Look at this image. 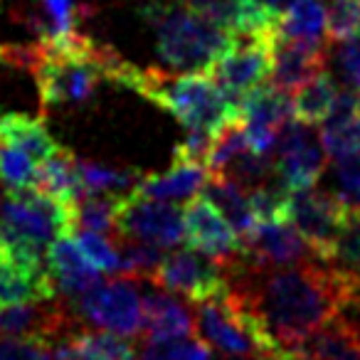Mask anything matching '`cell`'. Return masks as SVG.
Instances as JSON below:
<instances>
[{"mask_svg": "<svg viewBox=\"0 0 360 360\" xmlns=\"http://www.w3.org/2000/svg\"><path fill=\"white\" fill-rule=\"evenodd\" d=\"M227 276L232 294L284 350L330 323L360 281V271L326 266L319 259L294 266H255L245 257L227 266Z\"/></svg>", "mask_w": 360, "mask_h": 360, "instance_id": "1", "label": "cell"}, {"mask_svg": "<svg viewBox=\"0 0 360 360\" xmlns=\"http://www.w3.org/2000/svg\"><path fill=\"white\" fill-rule=\"evenodd\" d=\"M121 86L146 96L168 114H173L188 131L217 136L225 126L240 121V101L217 86L210 75L202 72H180L170 75L165 70H139L131 65Z\"/></svg>", "mask_w": 360, "mask_h": 360, "instance_id": "2", "label": "cell"}, {"mask_svg": "<svg viewBox=\"0 0 360 360\" xmlns=\"http://www.w3.org/2000/svg\"><path fill=\"white\" fill-rule=\"evenodd\" d=\"M146 25L155 32V52L168 70L210 75L215 62L230 50L235 35L200 13L186 0H146L139 8Z\"/></svg>", "mask_w": 360, "mask_h": 360, "instance_id": "3", "label": "cell"}, {"mask_svg": "<svg viewBox=\"0 0 360 360\" xmlns=\"http://www.w3.org/2000/svg\"><path fill=\"white\" fill-rule=\"evenodd\" d=\"M0 225H6L13 235L47 252L55 240L72 237L77 232L75 205L57 200L37 188L8 191L0 210Z\"/></svg>", "mask_w": 360, "mask_h": 360, "instance_id": "4", "label": "cell"}, {"mask_svg": "<svg viewBox=\"0 0 360 360\" xmlns=\"http://www.w3.org/2000/svg\"><path fill=\"white\" fill-rule=\"evenodd\" d=\"M77 316L101 330L121 338H139L143 333V301L139 286L129 276L99 281L94 289L72 301Z\"/></svg>", "mask_w": 360, "mask_h": 360, "instance_id": "5", "label": "cell"}, {"mask_svg": "<svg viewBox=\"0 0 360 360\" xmlns=\"http://www.w3.org/2000/svg\"><path fill=\"white\" fill-rule=\"evenodd\" d=\"M148 281L155 289H163L193 304L222 299L230 291L227 266L217 264L205 255H198L195 250H178L165 255Z\"/></svg>", "mask_w": 360, "mask_h": 360, "instance_id": "6", "label": "cell"}, {"mask_svg": "<svg viewBox=\"0 0 360 360\" xmlns=\"http://www.w3.org/2000/svg\"><path fill=\"white\" fill-rule=\"evenodd\" d=\"M274 37L269 35H235L230 50L215 62L210 77L217 82L225 94L240 101L247 91L266 84L271 75V55H274Z\"/></svg>", "mask_w": 360, "mask_h": 360, "instance_id": "7", "label": "cell"}, {"mask_svg": "<svg viewBox=\"0 0 360 360\" xmlns=\"http://www.w3.org/2000/svg\"><path fill=\"white\" fill-rule=\"evenodd\" d=\"M119 240H136L146 245L173 250L186 240L183 232V210L168 200H153L139 193L126 195L124 207L116 220Z\"/></svg>", "mask_w": 360, "mask_h": 360, "instance_id": "8", "label": "cell"}, {"mask_svg": "<svg viewBox=\"0 0 360 360\" xmlns=\"http://www.w3.org/2000/svg\"><path fill=\"white\" fill-rule=\"evenodd\" d=\"M328 155L314 139L311 126L291 119L281 126L274 148V175L289 193L301 188H314L326 170Z\"/></svg>", "mask_w": 360, "mask_h": 360, "instance_id": "9", "label": "cell"}, {"mask_svg": "<svg viewBox=\"0 0 360 360\" xmlns=\"http://www.w3.org/2000/svg\"><path fill=\"white\" fill-rule=\"evenodd\" d=\"M343 215L345 205L335 193H323L316 186L289 193V222L309 242L319 262H330V250Z\"/></svg>", "mask_w": 360, "mask_h": 360, "instance_id": "10", "label": "cell"}, {"mask_svg": "<svg viewBox=\"0 0 360 360\" xmlns=\"http://www.w3.org/2000/svg\"><path fill=\"white\" fill-rule=\"evenodd\" d=\"M183 232L191 250L210 257L217 264L232 266L242 259L245 250L240 237L205 195L191 198L183 207Z\"/></svg>", "mask_w": 360, "mask_h": 360, "instance_id": "11", "label": "cell"}, {"mask_svg": "<svg viewBox=\"0 0 360 360\" xmlns=\"http://www.w3.org/2000/svg\"><path fill=\"white\" fill-rule=\"evenodd\" d=\"M242 257L255 266H294L316 259L309 242L289 220L257 225L250 240L242 242Z\"/></svg>", "mask_w": 360, "mask_h": 360, "instance_id": "12", "label": "cell"}, {"mask_svg": "<svg viewBox=\"0 0 360 360\" xmlns=\"http://www.w3.org/2000/svg\"><path fill=\"white\" fill-rule=\"evenodd\" d=\"M328 50L323 42H299L286 40L276 32L274 37V55H271V75L269 84L281 91H296L304 86L311 77L326 70Z\"/></svg>", "mask_w": 360, "mask_h": 360, "instance_id": "13", "label": "cell"}, {"mask_svg": "<svg viewBox=\"0 0 360 360\" xmlns=\"http://www.w3.org/2000/svg\"><path fill=\"white\" fill-rule=\"evenodd\" d=\"M47 271H50L52 281L57 286V294H65L67 299H79L89 289H94L101 281L99 269L91 264L79 250L75 235L60 237L55 240L45 252Z\"/></svg>", "mask_w": 360, "mask_h": 360, "instance_id": "14", "label": "cell"}, {"mask_svg": "<svg viewBox=\"0 0 360 360\" xmlns=\"http://www.w3.org/2000/svg\"><path fill=\"white\" fill-rule=\"evenodd\" d=\"M210 175L212 173L205 163L173 153V165L168 170L141 175L134 191L153 200H191L207 186Z\"/></svg>", "mask_w": 360, "mask_h": 360, "instance_id": "15", "label": "cell"}, {"mask_svg": "<svg viewBox=\"0 0 360 360\" xmlns=\"http://www.w3.org/2000/svg\"><path fill=\"white\" fill-rule=\"evenodd\" d=\"M52 299H57V286L47 266L25 264L0 245V309Z\"/></svg>", "mask_w": 360, "mask_h": 360, "instance_id": "16", "label": "cell"}, {"mask_svg": "<svg viewBox=\"0 0 360 360\" xmlns=\"http://www.w3.org/2000/svg\"><path fill=\"white\" fill-rule=\"evenodd\" d=\"M141 301H143V333L141 335H146L148 343L183 340L198 333L195 314H191V309L168 291H146Z\"/></svg>", "mask_w": 360, "mask_h": 360, "instance_id": "17", "label": "cell"}, {"mask_svg": "<svg viewBox=\"0 0 360 360\" xmlns=\"http://www.w3.org/2000/svg\"><path fill=\"white\" fill-rule=\"evenodd\" d=\"M55 360H136V348L126 338L109 330L77 326L52 348Z\"/></svg>", "mask_w": 360, "mask_h": 360, "instance_id": "18", "label": "cell"}, {"mask_svg": "<svg viewBox=\"0 0 360 360\" xmlns=\"http://www.w3.org/2000/svg\"><path fill=\"white\" fill-rule=\"evenodd\" d=\"M0 143L25 150L37 165L62 150L42 116H27L18 111H0Z\"/></svg>", "mask_w": 360, "mask_h": 360, "instance_id": "19", "label": "cell"}, {"mask_svg": "<svg viewBox=\"0 0 360 360\" xmlns=\"http://www.w3.org/2000/svg\"><path fill=\"white\" fill-rule=\"evenodd\" d=\"M291 350L309 360H360V328L335 316Z\"/></svg>", "mask_w": 360, "mask_h": 360, "instance_id": "20", "label": "cell"}, {"mask_svg": "<svg viewBox=\"0 0 360 360\" xmlns=\"http://www.w3.org/2000/svg\"><path fill=\"white\" fill-rule=\"evenodd\" d=\"M202 191H205L207 200H210L212 205L220 210V215L232 225V230L237 232L240 242L250 240L252 232L257 230L259 222H257L255 212H252L250 195H247L245 188H240L235 180H230L227 175L212 173Z\"/></svg>", "mask_w": 360, "mask_h": 360, "instance_id": "21", "label": "cell"}, {"mask_svg": "<svg viewBox=\"0 0 360 360\" xmlns=\"http://www.w3.org/2000/svg\"><path fill=\"white\" fill-rule=\"evenodd\" d=\"M294 119V106L286 91L274 84H262L247 91L240 99V121L242 124H262L271 129H281L286 121Z\"/></svg>", "mask_w": 360, "mask_h": 360, "instance_id": "22", "label": "cell"}, {"mask_svg": "<svg viewBox=\"0 0 360 360\" xmlns=\"http://www.w3.org/2000/svg\"><path fill=\"white\" fill-rule=\"evenodd\" d=\"M37 191L75 205L77 198H82L79 173H77V158L67 148L57 150L52 158L37 165Z\"/></svg>", "mask_w": 360, "mask_h": 360, "instance_id": "23", "label": "cell"}, {"mask_svg": "<svg viewBox=\"0 0 360 360\" xmlns=\"http://www.w3.org/2000/svg\"><path fill=\"white\" fill-rule=\"evenodd\" d=\"M335 94H338V86H335V79L328 75V72H319L316 77H311L304 86H299L291 99V106H294V119L301 121L306 126H316L323 124L328 119L330 109H333Z\"/></svg>", "mask_w": 360, "mask_h": 360, "instance_id": "24", "label": "cell"}, {"mask_svg": "<svg viewBox=\"0 0 360 360\" xmlns=\"http://www.w3.org/2000/svg\"><path fill=\"white\" fill-rule=\"evenodd\" d=\"M326 22L328 18L321 0H291L279 22V35L299 42H323Z\"/></svg>", "mask_w": 360, "mask_h": 360, "instance_id": "25", "label": "cell"}, {"mask_svg": "<svg viewBox=\"0 0 360 360\" xmlns=\"http://www.w3.org/2000/svg\"><path fill=\"white\" fill-rule=\"evenodd\" d=\"M124 200L126 195H121V193H86V195L77 198L75 202L77 227L89 232H99V235L116 232V220H119Z\"/></svg>", "mask_w": 360, "mask_h": 360, "instance_id": "26", "label": "cell"}, {"mask_svg": "<svg viewBox=\"0 0 360 360\" xmlns=\"http://www.w3.org/2000/svg\"><path fill=\"white\" fill-rule=\"evenodd\" d=\"M321 148L328 158L343 160L348 155L360 153V119L350 116H328L321 129Z\"/></svg>", "mask_w": 360, "mask_h": 360, "instance_id": "27", "label": "cell"}, {"mask_svg": "<svg viewBox=\"0 0 360 360\" xmlns=\"http://www.w3.org/2000/svg\"><path fill=\"white\" fill-rule=\"evenodd\" d=\"M77 173H79L82 195L86 193H119L124 188H136L143 173L139 170H116L99 165L94 160L77 158Z\"/></svg>", "mask_w": 360, "mask_h": 360, "instance_id": "28", "label": "cell"}, {"mask_svg": "<svg viewBox=\"0 0 360 360\" xmlns=\"http://www.w3.org/2000/svg\"><path fill=\"white\" fill-rule=\"evenodd\" d=\"M330 262H335L340 269L360 271V207H345L330 250Z\"/></svg>", "mask_w": 360, "mask_h": 360, "instance_id": "29", "label": "cell"}, {"mask_svg": "<svg viewBox=\"0 0 360 360\" xmlns=\"http://www.w3.org/2000/svg\"><path fill=\"white\" fill-rule=\"evenodd\" d=\"M230 180H235L237 186L252 191L257 186H264L266 180L274 175V155H262L255 150H242L232 163H227L225 170H220Z\"/></svg>", "mask_w": 360, "mask_h": 360, "instance_id": "30", "label": "cell"}, {"mask_svg": "<svg viewBox=\"0 0 360 360\" xmlns=\"http://www.w3.org/2000/svg\"><path fill=\"white\" fill-rule=\"evenodd\" d=\"M0 183L6 191H27L37 183V163L20 148L0 143Z\"/></svg>", "mask_w": 360, "mask_h": 360, "instance_id": "31", "label": "cell"}, {"mask_svg": "<svg viewBox=\"0 0 360 360\" xmlns=\"http://www.w3.org/2000/svg\"><path fill=\"white\" fill-rule=\"evenodd\" d=\"M250 205L255 212L257 222H281L289 220V191L276 183H264V186L252 188L250 193Z\"/></svg>", "mask_w": 360, "mask_h": 360, "instance_id": "32", "label": "cell"}, {"mask_svg": "<svg viewBox=\"0 0 360 360\" xmlns=\"http://www.w3.org/2000/svg\"><path fill=\"white\" fill-rule=\"evenodd\" d=\"M188 6L217 27L240 35L247 18V0H186Z\"/></svg>", "mask_w": 360, "mask_h": 360, "instance_id": "33", "label": "cell"}, {"mask_svg": "<svg viewBox=\"0 0 360 360\" xmlns=\"http://www.w3.org/2000/svg\"><path fill=\"white\" fill-rule=\"evenodd\" d=\"M326 18L330 42H348L360 35V0H330Z\"/></svg>", "mask_w": 360, "mask_h": 360, "instance_id": "34", "label": "cell"}, {"mask_svg": "<svg viewBox=\"0 0 360 360\" xmlns=\"http://www.w3.org/2000/svg\"><path fill=\"white\" fill-rule=\"evenodd\" d=\"M75 240L79 245V250L84 252V257L104 274H119L121 271V252L116 245H111L104 235L99 232L82 230L79 235L75 232Z\"/></svg>", "mask_w": 360, "mask_h": 360, "instance_id": "35", "label": "cell"}, {"mask_svg": "<svg viewBox=\"0 0 360 360\" xmlns=\"http://www.w3.org/2000/svg\"><path fill=\"white\" fill-rule=\"evenodd\" d=\"M242 150H247L245 126H242V121H235V124L225 126V129L215 136V143H212V150H210V155H207V168H210V173L225 170L227 163H232Z\"/></svg>", "mask_w": 360, "mask_h": 360, "instance_id": "36", "label": "cell"}, {"mask_svg": "<svg viewBox=\"0 0 360 360\" xmlns=\"http://www.w3.org/2000/svg\"><path fill=\"white\" fill-rule=\"evenodd\" d=\"M42 40L77 30V0H42Z\"/></svg>", "mask_w": 360, "mask_h": 360, "instance_id": "37", "label": "cell"}, {"mask_svg": "<svg viewBox=\"0 0 360 360\" xmlns=\"http://www.w3.org/2000/svg\"><path fill=\"white\" fill-rule=\"evenodd\" d=\"M335 195L345 207H360V153L335 160Z\"/></svg>", "mask_w": 360, "mask_h": 360, "instance_id": "38", "label": "cell"}, {"mask_svg": "<svg viewBox=\"0 0 360 360\" xmlns=\"http://www.w3.org/2000/svg\"><path fill=\"white\" fill-rule=\"evenodd\" d=\"M0 360H55L52 343L40 338H0Z\"/></svg>", "mask_w": 360, "mask_h": 360, "instance_id": "39", "label": "cell"}, {"mask_svg": "<svg viewBox=\"0 0 360 360\" xmlns=\"http://www.w3.org/2000/svg\"><path fill=\"white\" fill-rule=\"evenodd\" d=\"M338 70L340 75L345 77L353 89L360 91V37L355 40H348V42H340V50H338Z\"/></svg>", "mask_w": 360, "mask_h": 360, "instance_id": "40", "label": "cell"}, {"mask_svg": "<svg viewBox=\"0 0 360 360\" xmlns=\"http://www.w3.org/2000/svg\"><path fill=\"white\" fill-rule=\"evenodd\" d=\"M250 6H252V11L259 18H264L269 25L279 27L284 13L289 11L291 0H250Z\"/></svg>", "mask_w": 360, "mask_h": 360, "instance_id": "41", "label": "cell"}, {"mask_svg": "<svg viewBox=\"0 0 360 360\" xmlns=\"http://www.w3.org/2000/svg\"><path fill=\"white\" fill-rule=\"evenodd\" d=\"M225 360H289V350L286 353H281V355H266V353H255V355H235V358H227L225 355Z\"/></svg>", "mask_w": 360, "mask_h": 360, "instance_id": "42", "label": "cell"}, {"mask_svg": "<svg viewBox=\"0 0 360 360\" xmlns=\"http://www.w3.org/2000/svg\"><path fill=\"white\" fill-rule=\"evenodd\" d=\"M358 119H360V99H358Z\"/></svg>", "mask_w": 360, "mask_h": 360, "instance_id": "43", "label": "cell"}]
</instances>
